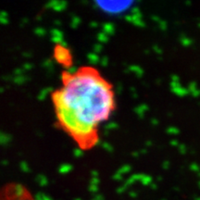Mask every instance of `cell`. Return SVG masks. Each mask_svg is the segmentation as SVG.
Wrapping results in <instances>:
<instances>
[{
    "label": "cell",
    "instance_id": "2",
    "mask_svg": "<svg viewBox=\"0 0 200 200\" xmlns=\"http://www.w3.org/2000/svg\"><path fill=\"white\" fill-rule=\"evenodd\" d=\"M103 12L111 15L121 14L126 11L133 3L127 1H119V2H96V3Z\"/></svg>",
    "mask_w": 200,
    "mask_h": 200
},
{
    "label": "cell",
    "instance_id": "1",
    "mask_svg": "<svg viewBox=\"0 0 200 200\" xmlns=\"http://www.w3.org/2000/svg\"><path fill=\"white\" fill-rule=\"evenodd\" d=\"M60 128L82 149L97 142V127L115 108L112 85L93 67L63 72L62 86L52 95Z\"/></svg>",
    "mask_w": 200,
    "mask_h": 200
}]
</instances>
